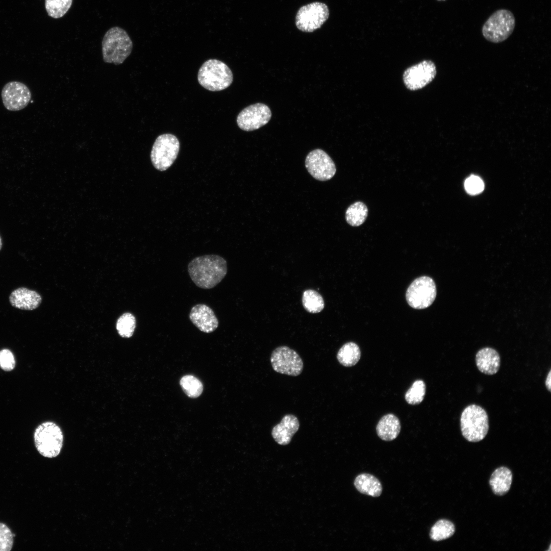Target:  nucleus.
Returning <instances> with one entry per match:
<instances>
[{"label": "nucleus", "instance_id": "obj_1", "mask_svg": "<svg viewBox=\"0 0 551 551\" xmlns=\"http://www.w3.org/2000/svg\"><path fill=\"white\" fill-rule=\"evenodd\" d=\"M192 281L198 287L210 289L217 286L228 272L227 261L217 255H206L193 259L188 265Z\"/></svg>", "mask_w": 551, "mask_h": 551}, {"label": "nucleus", "instance_id": "obj_2", "mask_svg": "<svg viewBox=\"0 0 551 551\" xmlns=\"http://www.w3.org/2000/svg\"><path fill=\"white\" fill-rule=\"evenodd\" d=\"M133 42L126 30L119 27L110 28L102 41V51L104 62L120 65L130 55Z\"/></svg>", "mask_w": 551, "mask_h": 551}, {"label": "nucleus", "instance_id": "obj_3", "mask_svg": "<svg viewBox=\"0 0 551 551\" xmlns=\"http://www.w3.org/2000/svg\"><path fill=\"white\" fill-rule=\"evenodd\" d=\"M488 415L482 407L472 404L463 410L460 417V428L463 436L469 442L482 440L489 430Z\"/></svg>", "mask_w": 551, "mask_h": 551}, {"label": "nucleus", "instance_id": "obj_4", "mask_svg": "<svg viewBox=\"0 0 551 551\" xmlns=\"http://www.w3.org/2000/svg\"><path fill=\"white\" fill-rule=\"evenodd\" d=\"M199 84L212 91H218L229 87L233 80L230 68L223 62L209 59L200 67L197 74Z\"/></svg>", "mask_w": 551, "mask_h": 551}, {"label": "nucleus", "instance_id": "obj_5", "mask_svg": "<svg viewBox=\"0 0 551 551\" xmlns=\"http://www.w3.org/2000/svg\"><path fill=\"white\" fill-rule=\"evenodd\" d=\"M34 440L39 453L44 457L52 458L58 456L61 451L63 435L57 424L45 421L36 428Z\"/></svg>", "mask_w": 551, "mask_h": 551}, {"label": "nucleus", "instance_id": "obj_6", "mask_svg": "<svg viewBox=\"0 0 551 551\" xmlns=\"http://www.w3.org/2000/svg\"><path fill=\"white\" fill-rule=\"evenodd\" d=\"M515 25L513 13L506 9H499L492 13L483 26L484 38L493 43L506 40L512 33Z\"/></svg>", "mask_w": 551, "mask_h": 551}, {"label": "nucleus", "instance_id": "obj_7", "mask_svg": "<svg viewBox=\"0 0 551 551\" xmlns=\"http://www.w3.org/2000/svg\"><path fill=\"white\" fill-rule=\"evenodd\" d=\"M180 145L178 139L173 134L166 133L159 136L151 153V159L154 167L161 171L169 168L177 158Z\"/></svg>", "mask_w": 551, "mask_h": 551}, {"label": "nucleus", "instance_id": "obj_8", "mask_svg": "<svg viewBox=\"0 0 551 551\" xmlns=\"http://www.w3.org/2000/svg\"><path fill=\"white\" fill-rule=\"evenodd\" d=\"M434 281L428 276L415 279L409 285L406 293L409 305L416 309H425L430 306L436 296Z\"/></svg>", "mask_w": 551, "mask_h": 551}, {"label": "nucleus", "instance_id": "obj_9", "mask_svg": "<svg viewBox=\"0 0 551 551\" xmlns=\"http://www.w3.org/2000/svg\"><path fill=\"white\" fill-rule=\"evenodd\" d=\"M329 16V10L325 4L313 2L299 9L295 17V25L303 32H312L319 29Z\"/></svg>", "mask_w": 551, "mask_h": 551}, {"label": "nucleus", "instance_id": "obj_10", "mask_svg": "<svg viewBox=\"0 0 551 551\" xmlns=\"http://www.w3.org/2000/svg\"><path fill=\"white\" fill-rule=\"evenodd\" d=\"M270 362L276 372L291 376L299 375L304 367L299 355L287 346H280L275 348L271 353Z\"/></svg>", "mask_w": 551, "mask_h": 551}, {"label": "nucleus", "instance_id": "obj_11", "mask_svg": "<svg viewBox=\"0 0 551 551\" xmlns=\"http://www.w3.org/2000/svg\"><path fill=\"white\" fill-rule=\"evenodd\" d=\"M305 166L309 173L315 179L325 181L335 174L336 168L331 157L324 151L315 149L306 157Z\"/></svg>", "mask_w": 551, "mask_h": 551}, {"label": "nucleus", "instance_id": "obj_12", "mask_svg": "<svg viewBox=\"0 0 551 551\" xmlns=\"http://www.w3.org/2000/svg\"><path fill=\"white\" fill-rule=\"evenodd\" d=\"M271 117L270 108L262 103H256L243 109L237 116L239 128L245 131H252L267 124Z\"/></svg>", "mask_w": 551, "mask_h": 551}, {"label": "nucleus", "instance_id": "obj_13", "mask_svg": "<svg viewBox=\"0 0 551 551\" xmlns=\"http://www.w3.org/2000/svg\"><path fill=\"white\" fill-rule=\"evenodd\" d=\"M436 67L430 60H424L407 68L404 73V82L409 90H416L425 86L436 75Z\"/></svg>", "mask_w": 551, "mask_h": 551}, {"label": "nucleus", "instance_id": "obj_14", "mask_svg": "<svg viewBox=\"0 0 551 551\" xmlns=\"http://www.w3.org/2000/svg\"><path fill=\"white\" fill-rule=\"evenodd\" d=\"M1 96L5 107L9 111H16L26 107L32 95L25 84L18 81H11L4 85Z\"/></svg>", "mask_w": 551, "mask_h": 551}, {"label": "nucleus", "instance_id": "obj_15", "mask_svg": "<svg viewBox=\"0 0 551 551\" xmlns=\"http://www.w3.org/2000/svg\"><path fill=\"white\" fill-rule=\"evenodd\" d=\"M191 322L201 332L211 333L216 330L219 321L213 310L203 304L194 305L189 313Z\"/></svg>", "mask_w": 551, "mask_h": 551}, {"label": "nucleus", "instance_id": "obj_16", "mask_svg": "<svg viewBox=\"0 0 551 551\" xmlns=\"http://www.w3.org/2000/svg\"><path fill=\"white\" fill-rule=\"evenodd\" d=\"M299 428L298 418L294 415L286 414L282 418L279 423L272 429V438L280 445H286L291 440L293 435Z\"/></svg>", "mask_w": 551, "mask_h": 551}, {"label": "nucleus", "instance_id": "obj_17", "mask_svg": "<svg viewBox=\"0 0 551 551\" xmlns=\"http://www.w3.org/2000/svg\"><path fill=\"white\" fill-rule=\"evenodd\" d=\"M41 301V296L38 292L25 287L15 289L9 296V302L12 306L24 310L36 309Z\"/></svg>", "mask_w": 551, "mask_h": 551}, {"label": "nucleus", "instance_id": "obj_18", "mask_svg": "<svg viewBox=\"0 0 551 551\" xmlns=\"http://www.w3.org/2000/svg\"><path fill=\"white\" fill-rule=\"evenodd\" d=\"M475 364L482 373L493 375L499 370L500 357L494 348L486 347L480 349L475 355Z\"/></svg>", "mask_w": 551, "mask_h": 551}, {"label": "nucleus", "instance_id": "obj_19", "mask_svg": "<svg viewBox=\"0 0 551 551\" xmlns=\"http://www.w3.org/2000/svg\"><path fill=\"white\" fill-rule=\"evenodd\" d=\"M400 431V423L397 416L393 414L383 416L378 422L376 431L382 440L390 441L394 440Z\"/></svg>", "mask_w": 551, "mask_h": 551}, {"label": "nucleus", "instance_id": "obj_20", "mask_svg": "<svg viewBox=\"0 0 551 551\" xmlns=\"http://www.w3.org/2000/svg\"><path fill=\"white\" fill-rule=\"evenodd\" d=\"M512 482L511 471L506 467H500L492 473L489 484L493 493L499 496L506 494L509 490Z\"/></svg>", "mask_w": 551, "mask_h": 551}, {"label": "nucleus", "instance_id": "obj_21", "mask_svg": "<svg viewBox=\"0 0 551 551\" xmlns=\"http://www.w3.org/2000/svg\"><path fill=\"white\" fill-rule=\"evenodd\" d=\"M354 485L362 494L372 497H378L382 492V486L380 481L369 473H361L355 479Z\"/></svg>", "mask_w": 551, "mask_h": 551}, {"label": "nucleus", "instance_id": "obj_22", "mask_svg": "<svg viewBox=\"0 0 551 551\" xmlns=\"http://www.w3.org/2000/svg\"><path fill=\"white\" fill-rule=\"evenodd\" d=\"M361 357V351L359 346L355 343L349 342L343 344L337 354L338 362L345 367L355 365Z\"/></svg>", "mask_w": 551, "mask_h": 551}, {"label": "nucleus", "instance_id": "obj_23", "mask_svg": "<svg viewBox=\"0 0 551 551\" xmlns=\"http://www.w3.org/2000/svg\"><path fill=\"white\" fill-rule=\"evenodd\" d=\"M368 215V209L361 202H356L347 209L345 212L346 222L351 226L358 227L363 224Z\"/></svg>", "mask_w": 551, "mask_h": 551}, {"label": "nucleus", "instance_id": "obj_24", "mask_svg": "<svg viewBox=\"0 0 551 551\" xmlns=\"http://www.w3.org/2000/svg\"><path fill=\"white\" fill-rule=\"evenodd\" d=\"M302 304L305 309L311 313H319L324 307L322 296L313 289H307L304 291Z\"/></svg>", "mask_w": 551, "mask_h": 551}, {"label": "nucleus", "instance_id": "obj_25", "mask_svg": "<svg viewBox=\"0 0 551 551\" xmlns=\"http://www.w3.org/2000/svg\"><path fill=\"white\" fill-rule=\"evenodd\" d=\"M455 532L454 524L450 521L442 519L438 520L431 528L430 538L435 541H439L452 537Z\"/></svg>", "mask_w": 551, "mask_h": 551}, {"label": "nucleus", "instance_id": "obj_26", "mask_svg": "<svg viewBox=\"0 0 551 551\" xmlns=\"http://www.w3.org/2000/svg\"><path fill=\"white\" fill-rule=\"evenodd\" d=\"M180 385L185 393L189 397H199L203 391L202 382L192 375H185L180 381Z\"/></svg>", "mask_w": 551, "mask_h": 551}, {"label": "nucleus", "instance_id": "obj_27", "mask_svg": "<svg viewBox=\"0 0 551 551\" xmlns=\"http://www.w3.org/2000/svg\"><path fill=\"white\" fill-rule=\"evenodd\" d=\"M73 0H45V7L49 16L62 17L70 9Z\"/></svg>", "mask_w": 551, "mask_h": 551}, {"label": "nucleus", "instance_id": "obj_28", "mask_svg": "<svg viewBox=\"0 0 551 551\" xmlns=\"http://www.w3.org/2000/svg\"><path fill=\"white\" fill-rule=\"evenodd\" d=\"M425 384L421 380L414 382L406 392L405 398L410 405H418L422 402L425 394Z\"/></svg>", "mask_w": 551, "mask_h": 551}, {"label": "nucleus", "instance_id": "obj_29", "mask_svg": "<svg viewBox=\"0 0 551 551\" xmlns=\"http://www.w3.org/2000/svg\"><path fill=\"white\" fill-rule=\"evenodd\" d=\"M135 327V317L130 313L122 314L117 321L116 329L119 335L122 337H131L134 333Z\"/></svg>", "mask_w": 551, "mask_h": 551}, {"label": "nucleus", "instance_id": "obj_30", "mask_svg": "<svg viewBox=\"0 0 551 551\" xmlns=\"http://www.w3.org/2000/svg\"><path fill=\"white\" fill-rule=\"evenodd\" d=\"M13 536L9 528L0 522V551H10L12 549Z\"/></svg>", "mask_w": 551, "mask_h": 551}, {"label": "nucleus", "instance_id": "obj_31", "mask_svg": "<svg viewBox=\"0 0 551 551\" xmlns=\"http://www.w3.org/2000/svg\"><path fill=\"white\" fill-rule=\"evenodd\" d=\"M464 187L469 194L475 195L483 190L484 184L482 179L479 177L471 176L465 180Z\"/></svg>", "mask_w": 551, "mask_h": 551}, {"label": "nucleus", "instance_id": "obj_32", "mask_svg": "<svg viewBox=\"0 0 551 551\" xmlns=\"http://www.w3.org/2000/svg\"><path fill=\"white\" fill-rule=\"evenodd\" d=\"M16 364L15 357L12 352L8 349L0 350V367L5 371L12 370Z\"/></svg>", "mask_w": 551, "mask_h": 551}, {"label": "nucleus", "instance_id": "obj_33", "mask_svg": "<svg viewBox=\"0 0 551 551\" xmlns=\"http://www.w3.org/2000/svg\"><path fill=\"white\" fill-rule=\"evenodd\" d=\"M545 386L547 390L550 392L551 391V370H549L545 382Z\"/></svg>", "mask_w": 551, "mask_h": 551}, {"label": "nucleus", "instance_id": "obj_34", "mask_svg": "<svg viewBox=\"0 0 551 551\" xmlns=\"http://www.w3.org/2000/svg\"><path fill=\"white\" fill-rule=\"evenodd\" d=\"M2 239H1V238L0 237V250L2 248Z\"/></svg>", "mask_w": 551, "mask_h": 551}, {"label": "nucleus", "instance_id": "obj_35", "mask_svg": "<svg viewBox=\"0 0 551 551\" xmlns=\"http://www.w3.org/2000/svg\"><path fill=\"white\" fill-rule=\"evenodd\" d=\"M437 1H445V0H437Z\"/></svg>", "mask_w": 551, "mask_h": 551}]
</instances>
